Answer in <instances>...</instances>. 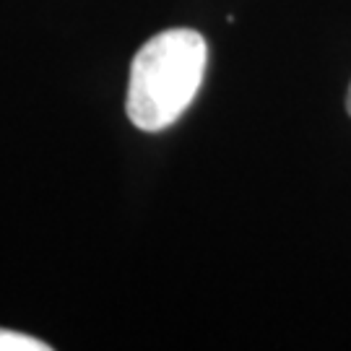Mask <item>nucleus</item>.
<instances>
[{
	"instance_id": "1",
	"label": "nucleus",
	"mask_w": 351,
	"mask_h": 351,
	"mask_svg": "<svg viewBox=\"0 0 351 351\" xmlns=\"http://www.w3.org/2000/svg\"><path fill=\"white\" fill-rule=\"evenodd\" d=\"M206 63L208 45L195 29H167L151 37L130 65V123L146 133L175 125L201 91Z\"/></svg>"
},
{
	"instance_id": "2",
	"label": "nucleus",
	"mask_w": 351,
	"mask_h": 351,
	"mask_svg": "<svg viewBox=\"0 0 351 351\" xmlns=\"http://www.w3.org/2000/svg\"><path fill=\"white\" fill-rule=\"evenodd\" d=\"M0 351H50V343L0 328Z\"/></svg>"
},
{
	"instance_id": "3",
	"label": "nucleus",
	"mask_w": 351,
	"mask_h": 351,
	"mask_svg": "<svg viewBox=\"0 0 351 351\" xmlns=\"http://www.w3.org/2000/svg\"><path fill=\"white\" fill-rule=\"evenodd\" d=\"M346 110H349V114H351V86H349V97H346Z\"/></svg>"
}]
</instances>
